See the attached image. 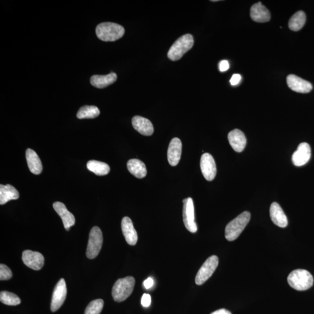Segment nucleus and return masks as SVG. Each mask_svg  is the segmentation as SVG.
Listing matches in <instances>:
<instances>
[{
    "label": "nucleus",
    "instance_id": "obj_1",
    "mask_svg": "<svg viewBox=\"0 0 314 314\" xmlns=\"http://www.w3.org/2000/svg\"><path fill=\"white\" fill-rule=\"evenodd\" d=\"M96 35L101 41L114 42L123 37L125 30L121 25L113 23L100 24L97 27Z\"/></svg>",
    "mask_w": 314,
    "mask_h": 314
},
{
    "label": "nucleus",
    "instance_id": "obj_2",
    "mask_svg": "<svg viewBox=\"0 0 314 314\" xmlns=\"http://www.w3.org/2000/svg\"><path fill=\"white\" fill-rule=\"evenodd\" d=\"M288 283L294 289L304 291L312 287L313 276L308 270L298 269L293 270L287 277Z\"/></svg>",
    "mask_w": 314,
    "mask_h": 314
},
{
    "label": "nucleus",
    "instance_id": "obj_3",
    "mask_svg": "<svg viewBox=\"0 0 314 314\" xmlns=\"http://www.w3.org/2000/svg\"><path fill=\"white\" fill-rule=\"evenodd\" d=\"M250 218V213L244 211L230 221L226 226V239L230 241L236 240L246 227Z\"/></svg>",
    "mask_w": 314,
    "mask_h": 314
},
{
    "label": "nucleus",
    "instance_id": "obj_4",
    "mask_svg": "<svg viewBox=\"0 0 314 314\" xmlns=\"http://www.w3.org/2000/svg\"><path fill=\"white\" fill-rule=\"evenodd\" d=\"M135 284V279L132 276L119 279L115 283L112 295L115 301L122 302L132 293Z\"/></svg>",
    "mask_w": 314,
    "mask_h": 314
},
{
    "label": "nucleus",
    "instance_id": "obj_5",
    "mask_svg": "<svg viewBox=\"0 0 314 314\" xmlns=\"http://www.w3.org/2000/svg\"><path fill=\"white\" fill-rule=\"evenodd\" d=\"M194 39L190 34L183 35L173 44L168 53V59L171 61H178L184 54L193 48Z\"/></svg>",
    "mask_w": 314,
    "mask_h": 314
},
{
    "label": "nucleus",
    "instance_id": "obj_6",
    "mask_svg": "<svg viewBox=\"0 0 314 314\" xmlns=\"http://www.w3.org/2000/svg\"><path fill=\"white\" fill-rule=\"evenodd\" d=\"M103 243L102 230L98 226L93 227L89 234L86 255L89 259L95 258L99 255Z\"/></svg>",
    "mask_w": 314,
    "mask_h": 314
},
{
    "label": "nucleus",
    "instance_id": "obj_7",
    "mask_svg": "<svg viewBox=\"0 0 314 314\" xmlns=\"http://www.w3.org/2000/svg\"><path fill=\"white\" fill-rule=\"evenodd\" d=\"M219 263V259L216 255H212L209 257L201 266L198 270L195 282L197 285H202L206 281L217 268Z\"/></svg>",
    "mask_w": 314,
    "mask_h": 314
},
{
    "label": "nucleus",
    "instance_id": "obj_8",
    "mask_svg": "<svg viewBox=\"0 0 314 314\" xmlns=\"http://www.w3.org/2000/svg\"><path fill=\"white\" fill-rule=\"evenodd\" d=\"M183 219L184 225L191 233H196L197 225L195 222L194 207L192 198L189 197L183 200Z\"/></svg>",
    "mask_w": 314,
    "mask_h": 314
},
{
    "label": "nucleus",
    "instance_id": "obj_9",
    "mask_svg": "<svg viewBox=\"0 0 314 314\" xmlns=\"http://www.w3.org/2000/svg\"><path fill=\"white\" fill-rule=\"evenodd\" d=\"M67 288L64 279H61L54 288L50 309L53 312H56L63 305L66 300Z\"/></svg>",
    "mask_w": 314,
    "mask_h": 314
},
{
    "label": "nucleus",
    "instance_id": "obj_10",
    "mask_svg": "<svg viewBox=\"0 0 314 314\" xmlns=\"http://www.w3.org/2000/svg\"><path fill=\"white\" fill-rule=\"evenodd\" d=\"M200 168L205 179L208 181L214 180L216 174V167L214 158L210 154L204 153L201 156Z\"/></svg>",
    "mask_w": 314,
    "mask_h": 314
},
{
    "label": "nucleus",
    "instance_id": "obj_11",
    "mask_svg": "<svg viewBox=\"0 0 314 314\" xmlns=\"http://www.w3.org/2000/svg\"><path fill=\"white\" fill-rule=\"evenodd\" d=\"M23 261L29 268L39 270L44 265L45 258L39 252L28 250L23 252Z\"/></svg>",
    "mask_w": 314,
    "mask_h": 314
},
{
    "label": "nucleus",
    "instance_id": "obj_12",
    "mask_svg": "<svg viewBox=\"0 0 314 314\" xmlns=\"http://www.w3.org/2000/svg\"><path fill=\"white\" fill-rule=\"evenodd\" d=\"M311 156V147L309 144L305 142L301 143L292 156V161L295 166L301 167L307 163Z\"/></svg>",
    "mask_w": 314,
    "mask_h": 314
},
{
    "label": "nucleus",
    "instance_id": "obj_13",
    "mask_svg": "<svg viewBox=\"0 0 314 314\" xmlns=\"http://www.w3.org/2000/svg\"><path fill=\"white\" fill-rule=\"evenodd\" d=\"M287 84L293 91L300 93H308L311 91V83L295 75H289L287 77Z\"/></svg>",
    "mask_w": 314,
    "mask_h": 314
},
{
    "label": "nucleus",
    "instance_id": "obj_14",
    "mask_svg": "<svg viewBox=\"0 0 314 314\" xmlns=\"http://www.w3.org/2000/svg\"><path fill=\"white\" fill-rule=\"evenodd\" d=\"M182 149V144L178 138L173 139L169 143L167 157L169 164L172 167L178 164L181 157Z\"/></svg>",
    "mask_w": 314,
    "mask_h": 314
},
{
    "label": "nucleus",
    "instance_id": "obj_15",
    "mask_svg": "<svg viewBox=\"0 0 314 314\" xmlns=\"http://www.w3.org/2000/svg\"><path fill=\"white\" fill-rule=\"evenodd\" d=\"M121 227L126 242L131 245H136L138 240V236L131 218L128 216L123 218Z\"/></svg>",
    "mask_w": 314,
    "mask_h": 314
},
{
    "label": "nucleus",
    "instance_id": "obj_16",
    "mask_svg": "<svg viewBox=\"0 0 314 314\" xmlns=\"http://www.w3.org/2000/svg\"><path fill=\"white\" fill-rule=\"evenodd\" d=\"M227 138L234 151L237 153L242 152L247 144V139L243 132L239 129H234L229 133Z\"/></svg>",
    "mask_w": 314,
    "mask_h": 314
},
{
    "label": "nucleus",
    "instance_id": "obj_17",
    "mask_svg": "<svg viewBox=\"0 0 314 314\" xmlns=\"http://www.w3.org/2000/svg\"><path fill=\"white\" fill-rule=\"evenodd\" d=\"M53 208L62 219L65 229L68 231L70 230L71 227L75 223L74 215L68 211L66 205L61 202H55L53 204Z\"/></svg>",
    "mask_w": 314,
    "mask_h": 314
},
{
    "label": "nucleus",
    "instance_id": "obj_18",
    "mask_svg": "<svg viewBox=\"0 0 314 314\" xmlns=\"http://www.w3.org/2000/svg\"><path fill=\"white\" fill-rule=\"evenodd\" d=\"M132 122L133 128L141 135L151 136L153 134V125L148 119L140 116H135L132 118Z\"/></svg>",
    "mask_w": 314,
    "mask_h": 314
},
{
    "label": "nucleus",
    "instance_id": "obj_19",
    "mask_svg": "<svg viewBox=\"0 0 314 314\" xmlns=\"http://www.w3.org/2000/svg\"><path fill=\"white\" fill-rule=\"evenodd\" d=\"M251 19L256 23H264L270 19L269 10L261 2L255 4L250 9Z\"/></svg>",
    "mask_w": 314,
    "mask_h": 314
},
{
    "label": "nucleus",
    "instance_id": "obj_20",
    "mask_svg": "<svg viewBox=\"0 0 314 314\" xmlns=\"http://www.w3.org/2000/svg\"><path fill=\"white\" fill-rule=\"evenodd\" d=\"M270 218L274 223L280 227H286L288 225L287 216L278 203L274 202L270 207Z\"/></svg>",
    "mask_w": 314,
    "mask_h": 314
},
{
    "label": "nucleus",
    "instance_id": "obj_21",
    "mask_svg": "<svg viewBox=\"0 0 314 314\" xmlns=\"http://www.w3.org/2000/svg\"><path fill=\"white\" fill-rule=\"evenodd\" d=\"M117 79V75L114 72H111L106 75H93L90 78V83L96 88L103 89L114 84Z\"/></svg>",
    "mask_w": 314,
    "mask_h": 314
},
{
    "label": "nucleus",
    "instance_id": "obj_22",
    "mask_svg": "<svg viewBox=\"0 0 314 314\" xmlns=\"http://www.w3.org/2000/svg\"><path fill=\"white\" fill-rule=\"evenodd\" d=\"M26 157L31 172L35 175L41 174L43 171V166L37 153L34 150L28 149L26 152Z\"/></svg>",
    "mask_w": 314,
    "mask_h": 314
},
{
    "label": "nucleus",
    "instance_id": "obj_23",
    "mask_svg": "<svg viewBox=\"0 0 314 314\" xmlns=\"http://www.w3.org/2000/svg\"><path fill=\"white\" fill-rule=\"evenodd\" d=\"M128 171L136 178L142 179L147 175V169L144 162L138 159H132L128 162Z\"/></svg>",
    "mask_w": 314,
    "mask_h": 314
},
{
    "label": "nucleus",
    "instance_id": "obj_24",
    "mask_svg": "<svg viewBox=\"0 0 314 314\" xmlns=\"http://www.w3.org/2000/svg\"><path fill=\"white\" fill-rule=\"evenodd\" d=\"M19 197V192L12 185H0V204L4 205L10 200H17Z\"/></svg>",
    "mask_w": 314,
    "mask_h": 314
},
{
    "label": "nucleus",
    "instance_id": "obj_25",
    "mask_svg": "<svg viewBox=\"0 0 314 314\" xmlns=\"http://www.w3.org/2000/svg\"><path fill=\"white\" fill-rule=\"evenodd\" d=\"M87 168L89 171L98 176L106 175L110 171V166L105 162L90 160L88 162Z\"/></svg>",
    "mask_w": 314,
    "mask_h": 314
},
{
    "label": "nucleus",
    "instance_id": "obj_26",
    "mask_svg": "<svg viewBox=\"0 0 314 314\" xmlns=\"http://www.w3.org/2000/svg\"><path fill=\"white\" fill-rule=\"evenodd\" d=\"M306 21L305 14L302 11L295 13L288 22V27L290 30L297 32L304 27Z\"/></svg>",
    "mask_w": 314,
    "mask_h": 314
},
{
    "label": "nucleus",
    "instance_id": "obj_27",
    "mask_svg": "<svg viewBox=\"0 0 314 314\" xmlns=\"http://www.w3.org/2000/svg\"><path fill=\"white\" fill-rule=\"evenodd\" d=\"M100 111L98 108L94 106H85L82 107L78 112L77 118L82 119H93L99 116Z\"/></svg>",
    "mask_w": 314,
    "mask_h": 314
},
{
    "label": "nucleus",
    "instance_id": "obj_28",
    "mask_svg": "<svg viewBox=\"0 0 314 314\" xmlns=\"http://www.w3.org/2000/svg\"><path fill=\"white\" fill-rule=\"evenodd\" d=\"M0 301L3 304L15 306L21 304V300L17 295L7 291H2L0 293Z\"/></svg>",
    "mask_w": 314,
    "mask_h": 314
},
{
    "label": "nucleus",
    "instance_id": "obj_29",
    "mask_svg": "<svg viewBox=\"0 0 314 314\" xmlns=\"http://www.w3.org/2000/svg\"><path fill=\"white\" fill-rule=\"evenodd\" d=\"M104 304V302L102 299H95L89 303L85 309V314H100Z\"/></svg>",
    "mask_w": 314,
    "mask_h": 314
},
{
    "label": "nucleus",
    "instance_id": "obj_30",
    "mask_svg": "<svg viewBox=\"0 0 314 314\" xmlns=\"http://www.w3.org/2000/svg\"><path fill=\"white\" fill-rule=\"evenodd\" d=\"M13 273L9 267L2 263L0 265V280H7L12 278Z\"/></svg>",
    "mask_w": 314,
    "mask_h": 314
},
{
    "label": "nucleus",
    "instance_id": "obj_31",
    "mask_svg": "<svg viewBox=\"0 0 314 314\" xmlns=\"http://www.w3.org/2000/svg\"><path fill=\"white\" fill-rule=\"evenodd\" d=\"M151 302V298L150 295L149 294H144L142 298V305L144 307H149Z\"/></svg>",
    "mask_w": 314,
    "mask_h": 314
},
{
    "label": "nucleus",
    "instance_id": "obj_32",
    "mask_svg": "<svg viewBox=\"0 0 314 314\" xmlns=\"http://www.w3.org/2000/svg\"><path fill=\"white\" fill-rule=\"evenodd\" d=\"M219 68L220 71L223 72H225L229 70V64L228 61L226 60H223L220 62L219 64Z\"/></svg>",
    "mask_w": 314,
    "mask_h": 314
},
{
    "label": "nucleus",
    "instance_id": "obj_33",
    "mask_svg": "<svg viewBox=\"0 0 314 314\" xmlns=\"http://www.w3.org/2000/svg\"><path fill=\"white\" fill-rule=\"evenodd\" d=\"M241 77L239 74H234L230 80V84L232 86H236L239 84L241 81Z\"/></svg>",
    "mask_w": 314,
    "mask_h": 314
},
{
    "label": "nucleus",
    "instance_id": "obj_34",
    "mask_svg": "<svg viewBox=\"0 0 314 314\" xmlns=\"http://www.w3.org/2000/svg\"><path fill=\"white\" fill-rule=\"evenodd\" d=\"M154 280L151 277H149V278L144 281V286L147 289H149V288H151L153 286Z\"/></svg>",
    "mask_w": 314,
    "mask_h": 314
},
{
    "label": "nucleus",
    "instance_id": "obj_35",
    "mask_svg": "<svg viewBox=\"0 0 314 314\" xmlns=\"http://www.w3.org/2000/svg\"><path fill=\"white\" fill-rule=\"evenodd\" d=\"M211 314H232L228 310L224 308L216 310V311L212 312Z\"/></svg>",
    "mask_w": 314,
    "mask_h": 314
}]
</instances>
